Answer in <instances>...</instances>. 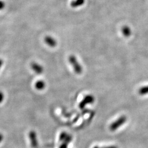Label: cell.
<instances>
[{"label": "cell", "instance_id": "52a82bcc", "mask_svg": "<svg viewBox=\"0 0 148 148\" xmlns=\"http://www.w3.org/2000/svg\"><path fill=\"white\" fill-rule=\"evenodd\" d=\"M122 32L125 37H128L130 36L132 31H131V30L130 27H128V26H124L122 28Z\"/></svg>", "mask_w": 148, "mask_h": 148}, {"label": "cell", "instance_id": "9a60e30c", "mask_svg": "<svg viewBox=\"0 0 148 148\" xmlns=\"http://www.w3.org/2000/svg\"><path fill=\"white\" fill-rule=\"evenodd\" d=\"M68 144L65 142H63L60 146L59 148H68Z\"/></svg>", "mask_w": 148, "mask_h": 148}, {"label": "cell", "instance_id": "ba28073f", "mask_svg": "<svg viewBox=\"0 0 148 148\" xmlns=\"http://www.w3.org/2000/svg\"><path fill=\"white\" fill-rule=\"evenodd\" d=\"M85 2V0H74L71 2V5L72 7L76 8L79 6H82Z\"/></svg>", "mask_w": 148, "mask_h": 148}, {"label": "cell", "instance_id": "7a4b0ae2", "mask_svg": "<svg viewBox=\"0 0 148 148\" xmlns=\"http://www.w3.org/2000/svg\"><path fill=\"white\" fill-rule=\"evenodd\" d=\"M69 60L71 65L73 66L74 71L77 74H81L82 72V67L78 62L76 58L74 55H71L69 57Z\"/></svg>", "mask_w": 148, "mask_h": 148}, {"label": "cell", "instance_id": "277c9868", "mask_svg": "<svg viewBox=\"0 0 148 148\" xmlns=\"http://www.w3.org/2000/svg\"><path fill=\"white\" fill-rule=\"evenodd\" d=\"M29 138L31 142V147L33 148H37L38 147V141L37 139V135L35 132L34 130L30 131L29 133Z\"/></svg>", "mask_w": 148, "mask_h": 148}, {"label": "cell", "instance_id": "6da1fadb", "mask_svg": "<svg viewBox=\"0 0 148 148\" xmlns=\"http://www.w3.org/2000/svg\"><path fill=\"white\" fill-rule=\"evenodd\" d=\"M127 117L124 115H122L119 117L116 120L113 122L112 124L110 125L109 129L111 131L114 132L117 130L120 127H121L123 124L126 123L127 121Z\"/></svg>", "mask_w": 148, "mask_h": 148}, {"label": "cell", "instance_id": "8fae6325", "mask_svg": "<svg viewBox=\"0 0 148 148\" xmlns=\"http://www.w3.org/2000/svg\"><path fill=\"white\" fill-rule=\"evenodd\" d=\"M68 136V134L66 132H61L59 136V141L63 142Z\"/></svg>", "mask_w": 148, "mask_h": 148}, {"label": "cell", "instance_id": "9c48e42d", "mask_svg": "<svg viewBox=\"0 0 148 148\" xmlns=\"http://www.w3.org/2000/svg\"><path fill=\"white\" fill-rule=\"evenodd\" d=\"M46 84L44 81L40 80L37 81L35 83V88L38 90H42L45 88Z\"/></svg>", "mask_w": 148, "mask_h": 148}, {"label": "cell", "instance_id": "e0dca14e", "mask_svg": "<svg viewBox=\"0 0 148 148\" xmlns=\"http://www.w3.org/2000/svg\"><path fill=\"white\" fill-rule=\"evenodd\" d=\"M2 64H3V61L1 59H0V68L2 66Z\"/></svg>", "mask_w": 148, "mask_h": 148}, {"label": "cell", "instance_id": "5bb4252c", "mask_svg": "<svg viewBox=\"0 0 148 148\" xmlns=\"http://www.w3.org/2000/svg\"><path fill=\"white\" fill-rule=\"evenodd\" d=\"M5 6V2L3 1H0V10L3 9Z\"/></svg>", "mask_w": 148, "mask_h": 148}, {"label": "cell", "instance_id": "8992f818", "mask_svg": "<svg viewBox=\"0 0 148 148\" xmlns=\"http://www.w3.org/2000/svg\"><path fill=\"white\" fill-rule=\"evenodd\" d=\"M45 41L46 43V44L48 45L49 46L51 47H54L56 46L57 44V42L54 39L53 37L51 36H46L45 38Z\"/></svg>", "mask_w": 148, "mask_h": 148}, {"label": "cell", "instance_id": "30bf717a", "mask_svg": "<svg viewBox=\"0 0 148 148\" xmlns=\"http://www.w3.org/2000/svg\"><path fill=\"white\" fill-rule=\"evenodd\" d=\"M139 94L141 95H148V86H144L139 89Z\"/></svg>", "mask_w": 148, "mask_h": 148}, {"label": "cell", "instance_id": "7c38bea8", "mask_svg": "<svg viewBox=\"0 0 148 148\" xmlns=\"http://www.w3.org/2000/svg\"><path fill=\"white\" fill-rule=\"evenodd\" d=\"M72 139V136H71V135L68 134V136L66 138V139H65V140L64 141V142H63L68 143V144H69V143L71 142Z\"/></svg>", "mask_w": 148, "mask_h": 148}, {"label": "cell", "instance_id": "5b68a950", "mask_svg": "<svg viewBox=\"0 0 148 148\" xmlns=\"http://www.w3.org/2000/svg\"><path fill=\"white\" fill-rule=\"evenodd\" d=\"M31 67L32 69L37 74L40 75L42 74L43 71V68L41 65L36 63H32L31 64Z\"/></svg>", "mask_w": 148, "mask_h": 148}, {"label": "cell", "instance_id": "ac0fdd59", "mask_svg": "<svg viewBox=\"0 0 148 148\" xmlns=\"http://www.w3.org/2000/svg\"><path fill=\"white\" fill-rule=\"evenodd\" d=\"M2 139H3V136L0 133V142L2 141Z\"/></svg>", "mask_w": 148, "mask_h": 148}, {"label": "cell", "instance_id": "4fadbf2b", "mask_svg": "<svg viewBox=\"0 0 148 148\" xmlns=\"http://www.w3.org/2000/svg\"><path fill=\"white\" fill-rule=\"evenodd\" d=\"M93 148H118V147L115 146V145H110V146H107V147H98V146H95Z\"/></svg>", "mask_w": 148, "mask_h": 148}, {"label": "cell", "instance_id": "3957f363", "mask_svg": "<svg viewBox=\"0 0 148 148\" xmlns=\"http://www.w3.org/2000/svg\"><path fill=\"white\" fill-rule=\"evenodd\" d=\"M94 101L95 97L92 95H87L83 98V100L80 103L79 107L81 109H82L88 104H92L94 102Z\"/></svg>", "mask_w": 148, "mask_h": 148}, {"label": "cell", "instance_id": "2e32d148", "mask_svg": "<svg viewBox=\"0 0 148 148\" xmlns=\"http://www.w3.org/2000/svg\"><path fill=\"white\" fill-rule=\"evenodd\" d=\"M3 98H4V95L3 93L1 92H0V103H2L3 101Z\"/></svg>", "mask_w": 148, "mask_h": 148}]
</instances>
